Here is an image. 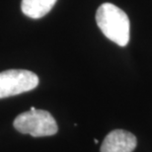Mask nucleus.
Returning a JSON list of instances; mask_svg holds the SVG:
<instances>
[{
	"label": "nucleus",
	"instance_id": "39448f33",
	"mask_svg": "<svg viewBox=\"0 0 152 152\" xmlns=\"http://www.w3.org/2000/svg\"><path fill=\"white\" fill-rule=\"evenodd\" d=\"M57 0H22L21 10L32 19L44 17L51 10Z\"/></svg>",
	"mask_w": 152,
	"mask_h": 152
},
{
	"label": "nucleus",
	"instance_id": "f257e3e1",
	"mask_svg": "<svg viewBox=\"0 0 152 152\" xmlns=\"http://www.w3.org/2000/svg\"><path fill=\"white\" fill-rule=\"evenodd\" d=\"M97 25L110 41L120 47L129 42V19L127 15L112 3H104L96 12Z\"/></svg>",
	"mask_w": 152,
	"mask_h": 152
},
{
	"label": "nucleus",
	"instance_id": "7ed1b4c3",
	"mask_svg": "<svg viewBox=\"0 0 152 152\" xmlns=\"http://www.w3.org/2000/svg\"><path fill=\"white\" fill-rule=\"evenodd\" d=\"M34 72L23 69H10L0 72V99L29 92L39 85Z\"/></svg>",
	"mask_w": 152,
	"mask_h": 152
},
{
	"label": "nucleus",
	"instance_id": "f03ea898",
	"mask_svg": "<svg viewBox=\"0 0 152 152\" xmlns=\"http://www.w3.org/2000/svg\"><path fill=\"white\" fill-rule=\"evenodd\" d=\"M14 127L21 133L34 137L50 136L58 130L54 118L48 112L32 107L30 111L20 114L14 120Z\"/></svg>",
	"mask_w": 152,
	"mask_h": 152
},
{
	"label": "nucleus",
	"instance_id": "20e7f679",
	"mask_svg": "<svg viewBox=\"0 0 152 152\" xmlns=\"http://www.w3.org/2000/svg\"><path fill=\"white\" fill-rule=\"evenodd\" d=\"M137 145L135 135L124 129H115L106 136L101 152H132Z\"/></svg>",
	"mask_w": 152,
	"mask_h": 152
},
{
	"label": "nucleus",
	"instance_id": "423d86ee",
	"mask_svg": "<svg viewBox=\"0 0 152 152\" xmlns=\"http://www.w3.org/2000/svg\"><path fill=\"white\" fill-rule=\"evenodd\" d=\"M94 141H95V143H98V142H99L98 139H95V140H94Z\"/></svg>",
	"mask_w": 152,
	"mask_h": 152
}]
</instances>
